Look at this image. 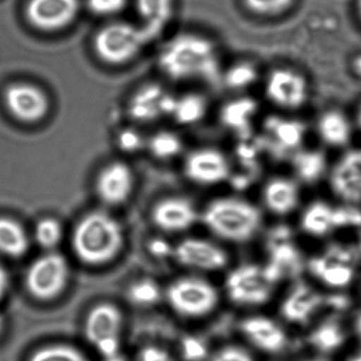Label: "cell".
<instances>
[{
  "label": "cell",
  "mask_w": 361,
  "mask_h": 361,
  "mask_svg": "<svg viewBox=\"0 0 361 361\" xmlns=\"http://www.w3.org/2000/svg\"><path fill=\"white\" fill-rule=\"evenodd\" d=\"M316 127L320 139L332 148H343L353 137L349 117L338 110H326L318 119Z\"/></svg>",
  "instance_id": "obj_23"
},
{
  "label": "cell",
  "mask_w": 361,
  "mask_h": 361,
  "mask_svg": "<svg viewBox=\"0 0 361 361\" xmlns=\"http://www.w3.org/2000/svg\"><path fill=\"white\" fill-rule=\"evenodd\" d=\"M210 361H255L252 356L242 348L225 347L220 351L214 354V357Z\"/></svg>",
  "instance_id": "obj_39"
},
{
  "label": "cell",
  "mask_w": 361,
  "mask_h": 361,
  "mask_svg": "<svg viewBox=\"0 0 361 361\" xmlns=\"http://www.w3.org/2000/svg\"><path fill=\"white\" fill-rule=\"evenodd\" d=\"M330 188L348 205L361 203V148L347 150L330 173Z\"/></svg>",
  "instance_id": "obj_13"
},
{
  "label": "cell",
  "mask_w": 361,
  "mask_h": 361,
  "mask_svg": "<svg viewBox=\"0 0 361 361\" xmlns=\"http://www.w3.org/2000/svg\"><path fill=\"white\" fill-rule=\"evenodd\" d=\"M309 341L318 351L330 353L345 343V331L336 320H326L311 333Z\"/></svg>",
  "instance_id": "obj_27"
},
{
  "label": "cell",
  "mask_w": 361,
  "mask_h": 361,
  "mask_svg": "<svg viewBox=\"0 0 361 361\" xmlns=\"http://www.w3.org/2000/svg\"><path fill=\"white\" fill-rule=\"evenodd\" d=\"M123 324L124 319L118 307L110 303H103L89 313L85 333L89 343L101 355L105 358L111 357L120 352Z\"/></svg>",
  "instance_id": "obj_6"
},
{
  "label": "cell",
  "mask_w": 361,
  "mask_h": 361,
  "mask_svg": "<svg viewBox=\"0 0 361 361\" xmlns=\"http://www.w3.org/2000/svg\"><path fill=\"white\" fill-rule=\"evenodd\" d=\"M257 70L250 64H238L226 73V83L233 89H244L252 85L256 81Z\"/></svg>",
  "instance_id": "obj_34"
},
{
  "label": "cell",
  "mask_w": 361,
  "mask_h": 361,
  "mask_svg": "<svg viewBox=\"0 0 361 361\" xmlns=\"http://www.w3.org/2000/svg\"><path fill=\"white\" fill-rule=\"evenodd\" d=\"M252 12L264 16L277 15L286 12L294 4L295 0H243Z\"/></svg>",
  "instance_id": "obj_35"
},
{
  "label": "cell",
  "mask_w": 361,
  "mask_h": 361,
  "mask_svg": "<svg viewBox=\"0 0 361 361\" xmlns=\"http://www.w3.org/2000/svg\"><path fill=\"white\" fill-rule=\"evenodd\" d=\"M6 102L8 110L23 121H36L48 110L46 95L31 85L19 84L6 90Z\"/></svg>",
  "instance_id": "obj_22"
},
{
  "label": "cell",
  "mask_w": 361,
  "mask_h": 361,
  "mask_svg": "<svg viewBox=\"0 0 361 361\" xmlns=\"http://www.w3.org/2000/svg\"><path fill=\"white\" fill-rule=\"evenodd\" d=\"M149 150L159 159H171L179 155L182 150V141L179 136L173 131H160L150 139Z\"/></svg>",
  "instance_id": "obj_31"
},
{
  "label": "cell",
  "mask_w": 361,
  "mask_h": 361,
  "mask_svg": "<svg viewBox=\"0 0 361 361\" xmlns=\"http://www.w3.org/2000/svg\"><path fill=\"white\" fill-rule=\"evenodd\" d=\"M355 330H356V334L358 335V337H360V339L361 341V313H360V315H358L357 319H356Z\"/></svg>",
  "instance_id": "obj_45"
},
{
  "label": "cell",
  "mask_w": 361,
  "mask_h": 361,
  "mask_svg": "<svg viewBox=\"0 0 361 361\" xmlns=\"http://www.w3.org/2000/svg\"><path fill=\"white\" fill-rule=\"evenodd\" d=\"M206 102L200 95H188L175 97L171 116L183 125H192L203 119Z\"/></svg>",
  "instance_id": "obj_30"
},
{
  "label": "cell",
  "mask_w": 361,
  "mask_h": 361,
  "mask_svg": "<svg viewBox=\"0 0 361 361\" xmlns=\"http://www.w3.org/2000/svg\"><path fill=\"white\" fill-rule=\"evenodd\" d=\"M175 97L162 87L149 85L140 89L129 104L131 116L139 121L158 120L161 117L171 116Z\"/></svg>",
  "instance_id": "obj_21"
},
{
  "label": "cell",
  "mask_w": 361,
  "mask_h": 361,
  "mask_svg": "<svg viewBox=\"0 0 361 361\" xmlns=\"http://www.w3.org/2000/svg\"><path fill=\"white\" fill-rule=\"evenodd\" d=\"M265 93L269 101L283 110H298L309 100V81L297 70L277 68L267 76Z\"/></svg>",
  "instance_id": "obj_11"
},
{
  "label": "cell",
  "mask_w": 361,
  "mask_h": 361,
  "mask_svg": "<svg viewBox=\"0 0 361 361\" xmlns=\"http://www.w3.org/2000/svg\"><path fill=\"white\" fill-rule=\"evenodd\" d=\"M267 252L269 259L264 271L274 284L298 275L302 260L300 251L293 243L290 229L281 226L271 231L267 241Z\"/></svg>",
  "instance_id": "obj_10"
},
{
  "label": "cell",
  "mask_w": 361,
  "mask_h": 361,
  "mask_svg": "<svg viewBox=\"0 0 361 361\" xmlns=\"http://www.w3.org/2000/svg\"><path fill=\"white\" fill-rule=\"evenodd\" d=\"M78 8V0H31L27 17L40 29L56 30L71 23Z\"/></svg>",
  "instance_id": "obj_17"
},
{
  "label": "cell",
  "mask_w": 361,
  "mask_h": 361,
  "mask_svg": "<svg viewBox=\"0 0 361 361\" xmlns=\"http://www.w3.org/2000/svg\"><path fill=\"white\" fill-rule=\"evenodd\" d=\"M128 297L135 304L149 307L156 304L161 297V290L156 282L149 279L140 280L129 288Z\"/></svg>",
  "instance_id": "obj_32"
},
{
  "label": "cell",
  "mask_w": 361,
  "mask_h": 361,
  "mask_svg": "<svg viewBox=\"0 0 361 361\" xmlns=\"http://www.w3.org/2000/svg\"><path fill=\"white\" fill-rule=\"evenodd\" d=\"M275 284L269 279L264 267L245 264L233 269L226 279V292L235 304L255 307L271 299Z\"/></svg>",
  "instance_id": "obj_8"
},
{
  "label": "cell",
  "mask_w": 361,
  "mask_h": 361,
  "mask_svg": "<svg viewBox=\"0 0 361 361\" xmlns=\"http://www.w3.org/2000/svg\"><path fill=\"white\" fill-rule=\"evenodd\" d=\"M216 288L199 278H182L167 290V300L183 317L197 318L214 311L218 303Z\"/></svg>",
  "instance_id": "obj_5"
},
{
  "label": "cell",
  "mask_w": 361,
  "mask_h": 361,
  "mask_svg": "<svg viewBox=\"0 0 361 361\" xmlns=\"http://www.w3.org/2000/svg\"><path fill=\"white\" fill-rule=\"evenodd\" d=\"M273 134L276 143L284 152L295 150L301 146L307 133L305 125L297 120H278L274 122Z\"/></svg>",
  "instance_id": "obj_29"
},
{
  "label": "cell",
  "mask_w": 361,
  "mask_h": 361,
  "mask_svg": "<svg viewBox=\"0 0 361 361\" xmlns=\"http://www.w3.org/2000/svg\"><path fill=\"white\" fill-rule=\"evenodd\" d=\"M152 215L156 226L167 232L187 230L197 220L195 206L182 197H169L159 201Z\"/></svg>",
  "instance_id": "obj_18"
},
{
  "label": "cell",
  "mask_w": 361,
  "mask_h": 361,
  "mask_svg": "<svg viewBox=\"0 0 361 361\" xmlns=\"http://www.w3.org/2000/svg\"><path fill=\"white\" fill-rule=\"evenodd\" d=\"M185 174L188 179L203 186H212L224 182L229 175L226 157L214 148L193 150L185 161Z\"/></svg>",
  "instance_id": "obj_15"
},
{
  "label": "cell",
  "mask_w": 361,
  "mask_h": 361,
  "mask_svg": "<svg viewBox=\"0 0 361 361\" xmlns=\"http://www.w3.org/2000/svg\"><path fill=\"white\" fill-rule=\"evenodd\" d=\"M104 361H128L126 360V358L123 357V356H121L120 354H118V355L111 356V357L105 358V360Z\"/></svg>",
  "instance_id": "obj_46"
},
{
  "label": "cell",
  "mask_w": 361,
  "mask_h": 361,
  "mask_svg": "<svg viewBox=\"0 0 361 361\" xmlns=\"http://www.w3.org/2000/svg\"><path fill=\"white\" fill-rule=\"evenodd\" d=\"M69 278L67 261L59 254H50L36 260L27 273V290L36 298L48 300L61 294Z\"/></svg>",
  "instance_id": "obj_9"
},
{
  "label": "cell",
  "mask_w": 361,
  "mask_h": 361,
  "mask_svg": "<svg viewBox=\"0 0 361 361\" xmlns=\"http://www.w3.org/2000/svg\"><path fill=\"white\" fill-rule=\"evenodd\" d=\"M356 119H357L358 126H360V129H361V104L360 107H358L357 116H356Z\"/></svg>",
  "instance_id": "obj_48"
},
{
  "label": "cell",
  "mask_w": 361,
  "mask_h": 361,
  "mask_svg": "<svg viewBox=\"0 0 361 361\" xmlns=\"http://www.w3.org/2000/svg\"><path fill=\"white\" fill-rule=\"evenodd\" d=\"M36 239L42 247H54L61 239V225L54 220H44L37 225Z\"/></svg>",
  "instance_id": "obj_36"
},
{
  "label": "cell",
  "mask_w": 361,
  "mask_h": 361,
  "mask_svg": "<svg viewBox=\"0 0 361 361\" xmlns=\"http://www.w3.org/2000/svg\"><path fill=\"white\" fill-rule=\"evenodd\" d=\"M356 11H357L358 17L361 20V0H356Z\"/></svg>",
  "instance_id": "obj_47"
},
{
  "label": "cell",
  "mask_w": 361,
  "mask_h": 361,
  "mask_svg": "<svg viewBox=\"0 0 361 361\" xmlns=\"http://www.w3.org/2000/svg\"><path fill=\"white\" fill-rule=\"evenodd\" d=\"M133 171L124 162H112L102 170L97 180V192L106 205L126 203L133 190Z\"/></svg>",
  "instance_id": "obj_16"
},
{
  "label": "cell",
  "mask_w": 361,
  "mask_h": 361,
  "mask_svg": "<svg viewBox=\"0 0 361 361\" xmlns=\"http://www.w3.org/2000/svg\"><path fill=\"white\" fill-rule=\"evenodd\" d=\"M300 227L313 237H324L339 229L361 228V211L352 205L335 208L326 201H315L303 211Z\"/></svg>",
  "instance_id": "obj_7"
},
{
  "label": "cell",
  "mask_w": 361,
  "mask_h": 361,
  "mask_svg": "<svg viewBox=\"0 0 361 361\" xmlns=\"http://www.w3.org/2000/svg\"><path fill=\"white\" fill-rule=\"evenodd\" d=\"M326 305V299L305 283L295 286L281 304V315L290 324H307Z\"/></svg>",
  "instance_id": "obj_19"
},
{
  "label": "cell",
  "mask_w": 361,
  "mask_h": 361,
  "mask_svg": "<svg viewBox=\"0 0 361 361\" xmlns=\"http://www.w3.org/2000/svg\"><path fill=\"white\" fill-rule=\"evenodd\" d=\"M30 361H89L74 348L67 345H55L39 350L32 356Z\"/></svg>",
  "instance_id": "obj_33"
},
{
  "label": "cell",
  "mask_w": 361,
  "mask_h": 361,
  "mask_svg": "<svg viewBox=\"0 0 361 361\" xmlns=\"http://www.w3.org/2000/svg\"><path fill=\"white\" fill-rule=\"evenodd\" d=\"M307 361H326L324 360H307Z\"/></svg>",
  "instance_id": "obj_51"
},
{
  "label": "cell",
  "mask_w": 361,
  "mask_h": 361,
  "mask_svg": "<svg viewBox=\"0 0 361 361\" xmlns=\"http://www.w3.org/2000/svg\"><path fill=\"white\" fill-rule=\"evenodd\" d=\"M27 245V235L16 222L0 218V252L11 256H23Z\"/></svg>",
  "instance_id": "obj_28"
},
{
  "label": "cell",
  "mask_w": 361,
  "mask_h": 361,
  "mask_svg": "<svg viewBox=\"0 0 361 361\" xmlns=\"http://www.w3.org/2000/svg\"><path fill=\"white\" fill-rule=\"evenodd\" d=\"M139 361H175L171 354L159 347L144 348L139 354Z\"/></svg>",
  "instance_id": "obj_41"
},
{
  "label": "cell",
  "mask_w": 361,
  "mask_h": 361,
  "mask_svg": "<svg viewBox=\"0 0 361 361\" xmlns=\"http://www.w3.org/2000/svg\"><path fill=\"white\" fill-rule=\"evenodd\" d=\"M355 254L341 245L330 247L322 256L311 259L309 269L314 277L330 288H343L354 279L353 263Z\"/></svg>",
  "instance_id": "obj_12"
},
{
  "label": "cell",
  "mask_w": 361,
  "mask_h": 361,
  "mask_svg": "<svg viewBox=\"0 0 361 361\" xmlns=\"http://www.w3.org/2000/svg\"><path fill=\"white\" fill-rule=\"evenodd\" d=\"M128 0H87L91 12L99 16H114L122 12Z\"/></svg>",
  "instance_id": "obj_38"
},
{
  "label": "cell",
  "mask_w": 361,
  "mask_h": 361,
  "mask_svg": "<svg viewBox=\"0 0 361 361\" xmlns=\"http://www.w3.org/2000/svg\"><path fill=\"white\" fill-rule=\"evenodd\" d=\"M143 144L144 140L141 134L133 131V129L123 131L118 137V146H120L121 150H124V152H137L143 146Z\"/></svg>",
  "instance_id": "obj_40"
},
{
  "label": "cell",
  "mask_w": 361,
  "mask_h": 361,
  "mask_svg": "<svg viewBox=\"0 0 361 361\" xmlns=\"http://www.w3.org/2000/svg\"><path fill=\"white\" fill-rule=\"evenodd\" d=\"M137 10L143 19V27L156 37L173 15V0H135Z\"/></svg>",
  "instance_id": "obj_26"
},
{
  "label": "cell",
  "mask_w": 361,
  "mask_h": 361,
  "mask_svg": "<svg viewBox=\"0 0 361 361\" xmlns=\"http://www.w3.org/2000/svg\"><path fill=\"white\" fill-rule=\"evenodd\" d=\"M124 245V231L114 216L93 212L85 216L75 228L73 249L82 262L102 265L114 260Z\"/></svg>",
  "instance_id": "obj_2"
},
{
  "label": "cell",
  "mask_w": 361,
  "mask_h": 361,
  "mask_svg": "<svg viewBox=\"0 0 361 361\" xmlns=\"http://www.w3.org/2000/svg\"><path fill=\"white\" fill-rule=\"evenodd\" d=\"M152 38L144 27L118 21L99 30L94 40L95 52L106 63L122 65L135 59Z\"/></svg>",
  "instance_id": "obj_4"
},
{
  "label": "cell",
  "mask_w": 361,
  "mask_h": 361,
  "mask_svg": "<svg viewBox=\"0 0 361 361\" xmlns=\"http://www.w3.org/2000/svg\"><path fill=\"white\" fill-rule=\"evenodd\" d=\"M352 68H353V71L355 72L356 76L361 78V53L354 57L353 61H352Z\"/></svg>",
  "instance_id": "obj_44"
},
{
  "label": "cell",
  "mask_w": 361,
  "mask_h": 361,
  "mask_svg": "<svg viewBox=\"0 0 361 361\" xmlns=\"http://www.w3.org/2000/svg\"><path fill=\"white\" fill-rule=\"evenodd\" d=\"M292 163L299 179L307 184L319 182L328 169L326 155L320 150H297Z\"/></svg>",
  "instance_id": "obj_25"
},
{
  "label": "cell",
  "mask_w": 361,
  "mask_h": 361,
  "mask_svg": "<svg viewBox=\"0 0 361 361\" xmlns=\"http://www.w3.org/2000/svg\"><path fill=\"white\" fill-rule=\"evenodd\" d=\"M348 361H361V354H357V355L352 356Z\"/></svg>",
  "instance_id": "obj_49"
},
{
  "label": "cell",
  "mask_w": 361,
  "mask_h": 361,
  "mask_svg": "<svg viewBox=\"0 0 361 361\" xmlns=\"http://www.w3.org/2000/svg\"><path fill=\"white\" fill-rule=\"evenodd\" d=\"M148 248H149L152 254L158 256V258H165V256L175 254V248L169 242L162 239H152V241H150Z\"/></svg>",
  "instance_id": "obj_42"
},
{
  "label": "cell",
  "mask_w": 361,
  "mask_h": 361,
  "mask_svg": "<svg viewBox=\"0 0 361 361\" xmlns=\"http://www.w3.org/2000/svg\"><path fill=\"white\" fill-rule=\"evenodd\" d=\"M202 218L214 235L235 243L252 239L262 223V216L256 206L233 197L212 201L204 210Z\"/></svg>",
  "instance_id": "obj_3"
},
{
  "label": "cell",
  "mask_w": 361,
  "mask_h": 361,
  "mask_svg": "<svg viewBox=\"0 0 361 361\" xmlns=\"http://www.w3.org/2000/svg\"><path fill=\"white\" fill-rule=\"evenodd\" d=\"M263 197L265 205L273 213L286 215L296 209L300 199V192L293 180L278 177L267 184Z\"/></svg>",
  "instance_id": "obj_24"
},
{
  "label": "cell",
  "mask_w": 361,
  "mask_h": 361,
  "mask_svg": "<svg viewBox=\"0 0 361 361\" xmlns=\"http://www.w3.org/2000/svg\"><path fill=\"white\" fill-rule=\"evenodd\" d=\"M8 273L4 271V267L0 265V300L4 298L8 290Z\"/></svg>",
  "instance_id": "obj_43"
},
{
  "label": "cell",
  "mask_w": 361,
  "mask_h": 361,
  "mask_svg": "<svg viewBox=\"0 0 361 361\" xmlns=\"http://www.w3.org/2000/svg\"><path fill=\"white\" fill-rule=\"evenodd\" d=\"M180 353L186 361H203L207 357V347L199 337L187 336L180 343Z\"/></svg>",
  "instance_id": "obj_37"
},
{
  "label": "cell",
  "mask_w": 361,
  "mask_h": 361,
  "mask_svg": "<svg viewBox=\"0 0 361 361\" xmlns=\"http://www.w3.org/2000/svg\"><path fill=\"white\" fill-rule=\"evenodd\" d=\"M173 256L183 266L204 271H220L228 262L226 252L222 248L201 239L180 242L175 248Z\"/></svg>",
  "instance_id": "obj_14"
},
{
  "label": "cell",
  "mask_w": 361,
  "mask_h": 361,
  "mask_svg": "<svg viewBox=\"0 0 361 361\" xmlns=\"http://www.w3.org/2000/svg\"><path fill=\"white\" fill-rule=\"evenodd\" d=\"M2 326H4V321H2L1 316H0V332H1Z\"/></svg>",
  "instance_id": "obj_50"
},
{
  "label": "cell",
  "mask_w": 361,
  "mask_h": 361,
  "mask_svg": "<svg viewBox=\"0 0 361 361\" xmlns=\"http://www.w3.org/2000/svg\"><path fill=\"white\" fill-rule=\"evenodd\" d=\"M241 332L250 343L267 353L281 352L288 343L283 329L267 317L255 316L241 322Z\"/></svg>",
  "instance_id": "obj_20"
},
{
  "label": "cell",
  "mask_w": 361,
  "mask_h": 361,
  "mask_svg": "<svg viewBox=\"0 0 361 361\" xmlns=\"http://www.w3.org/2000/svg\"><path fill=\"white\" fill-rule=\"evenodd\" d=\"M163 71L175 80L207 78L218 70L214 44L195 34H182L163 48L160 57Z\"/></svg>",
  "instance_id": "obj_1"
}]
</instances>
